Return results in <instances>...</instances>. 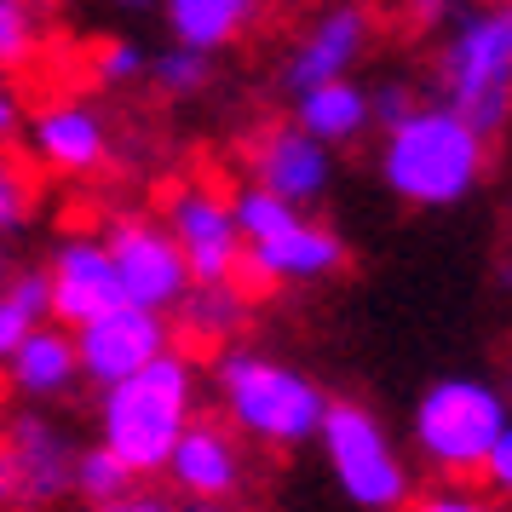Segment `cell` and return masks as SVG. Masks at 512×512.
<instances>
[{"mask_svg": "<svg viewBox=\"0 0 512 512\" xmlns=\"http://www.w3.org/2000/svg\"><path fill=\"white\" fill-rule=\"evenodd\" d=\"M380 179L409 208H461L489 179V139L443 104H415L397 127H386Z\"/></svg>", "mask_w": 512, "mask_h": 512, "instance_id": "1", "label": "cell"}, {"mask_svg": "<svg viewBox=\"0 0 512 512\" xmlns=\"http://www.w3.org/2000/svg\"><path fill=\"white\" fill-rule=\"evenodd\" d=\"M213 392L225 409V426L236 438L259 443V449H305L323 426L328 392L305 369L282 363L271 351L254 346H225L213 363Z\"/></svg>", "mask_w": 512, "mask_h": 512, "instance_id": "2", "label": "cell"}, {"mask_svg": "<svg viewBox=\"0 0 512 512\" xmlns=\"http://www.w3.org/2000/svg\"><path fill=\"white\" fill-rule=\"evenodd\" d=\"M190 420H196V363L179 346L98 392V443L133 478L162 472L167 449L179 443Z\"/></svg>", "mask_w": 512, "mask_h": 512, "instance_id": "3", "label": "cell"}, {"mask_svg": "<svg viewBox=\"0 0 512 512\" xmlns=\"http://www.w3.org/2000/svg\"><path fill=\"white\" fill-rule=\"evenodd\" d=\"M231 219L242 236V271L254 288H305V282H328L346 271V236L311 219L305 208H288L259 185L231 196Z\"/></svg>", "mask_w": 512, "mask_h": 512, "instance_id": "4", "label": "cell"}, {"mask_svg": "<svg viewBox=\"0 0 512 512\" xmlns=\"http://www.w3.org/2000/svg\"><path fill=\"white\" fill-rule=\"evenodd\" d=\"M438 104L495 139L512 110V12L478 6L449 24L438 52Z\"/></svg>", "mask_w": 512, "mask_h": 512, "instance_id": "5", "label": "cell"}, {"mask_svg": "<svg viewBox=\"0 0 512 512\" xmlns=\"http://www.w3.org/2000/svg\"><path fill=\"white\" fill-rule=\"evenodd\" d=\"M512 426L507 392L484 380V374H443L415 397L409 415V438H415L420 461L449 472V478H478L489 443Z\"/></svg>", "mask_w": 512, "mask_h": 512, "instance_id": "6", "label": "cell"}, {"mask_svg": "<svg viewBox=\"0 0 512 512\" xmlns=\"http://www.w3.org/2000/svg\"><path fill=\"white\" fill-rule=\"evenodd\" d=\"M317 449L328 461V478L340 484L351 507L363 512H403V501L415 495V478H409V461L392 443L386 420L374 415L369 403H340L328 397L323 426H317Z\"/></svg>", "mask_w": 512, "mask_h": 512, "instance_id": "7", "label": "cell"}, {"mask_svg": "<svg viewBox=\"0 0 512 512\" xmlns=\"http://www.w3.org/2000/svg\"><path fill=\"white\" fill-rule=\"evenodd\" d=\"M98 242H104V254L116 265V282H121V300L127 305L167 317L190 294V271H185V259H179V248H173V236L162 231V219L121 213Z\"/></svg>", "mask_w": 512, "mask_h": 512, "instance_id": "8", "label": "cell"}, {"mask_svg": "<svg viewBox=\"0 0 512 512\" xmlns=\"http://www.w3.org/2000/svg\"><path fill=\"white\" fill-rule=\"evenodd\" d=\"M75 340V363H81V380H93L98 392L116 386L127 374H139L144 363H156L162 351H173V323L162 311H139V305H116L93 323L70 328Z\"/></svg>", "mask_w": 512, "mask_h": 512, "instance_id": "9", "label": "cell"}, {"mask_svg": "<svg viewBox=\"0 0 512 512\" xmlns=\"http://www.w3.org/2000/svg\"><path fill=\"white\" fill-rule=\"evenodd\" d=\"M162 231L173 236L190 282H236V271H242V236H236L231 202L219 190H208V185L173 190Z\"/></svg>", "mask_w": 512, "mask_h": 512, "instance_id": "10", "label": "cell"}, {"mask_svg": "<svg viewBox=\"0 0 512 512\" xmlns=\"http://www.w3.org/2000/svg\"><path fill=\"white\" fill-rule=\"evenodd\" d=\"M81 443L47 420L41 409H18V415L0 426V455L12 466V489H18V507H58L70 495V466Z\"/></svg>", "mask_w": 512, "mask_h": 512, "instance_id": "11", "label": "cell"}, {"mask_svg": "<svg viewBox=\"0 0 512 512\" xmlns=\"http://www.w3.org/2000/svg\"><path fill=\"white\" fill-rule=\"evenodd\" d=\"M41 277H47V323L58 328H81L104 311H116V305H127L116 265H110L98 236H64Z\"/></svg>", "mask_w": 512, "mask_h": 512, "instance_id": "12", "label": "cell"}, {"mask_svg": "<svg viewBox=\"0 0 512 512\" xmlns=\"http://www.w3.org/2000/svg\"><path fill=\"white\" fill-rule=\"evenodd\" d=\"M167 478H173V489L179 495H190V501H231L236 489H242V438H236L225 420H208L196 415L179 432V443L167 449Z\"/></svg>", "mask_w": 512, "mask_h": 512, "instance_id": "13", "label": "cell"}, {"mask_svg": "<svg viewBox=\"0 0 512 512\" xmlns=\"http://www.w3.org/2000/svg\"><path fill=\"white\" fill-rule=\"evenodd\" d=\"M248 167H254V185L265 196L288 202V208H317L323 190L334 185V150H323L317 139H305L294 121L259 133Z\"/></svg>", "mask_w": 512, "mask_h": 512, "instance_id": "14", "label": "cell"}, {"mask_svg": "<svg viewBox=\"0 0 512 512\" xmlns=\"http://www.w3.org/2000/svg\"><path fill=\"white\" fill-rule=\"evenodd\" d=\"M369 35H374V24L363 6H328L323 18L300 35V47H294L288 70H282V87L305 93V87H323V81L351 75V64L369 47Z\"/></svg>", "mask_w": 512, "mask_h": 512, "instance_id": "15", "label": "cell"}, {"mask_svg": "<svg viewBox=\"0 0 512 512\" xmlns=\"http://www.w3.org/2000/svg\"><path fill=\"white\" fill-rule=\"evenodd\" d=\"M29 156L64 179H87L110 162V127L93 104H52L29 121Z\"/></svg>", "mask_w": 512, "mask_h": 512, "instance_id": "16", "label": "cell"}, {"mask_svg": "<svg viewBox=\"0 0 512 512\" xmlns=\"http://www.w3.org/2000/svg\"><path fill=\"white\" fill-rule=\"evenodd\" d=\"M6 380H12V392L29 397V403H52V397H70L75 380H81V363H75V340L70 328L58 323H35L18 340V351L0 363Z\"/></svg>", "mask_w": 512, "mask_h": 512, "instance_id": "17", "label": "cell"}, {"mask_svg": "<svg viewBox=\"0 0 512 512\" xmlns=\"http://www.w3.org/2000/svg\"><path fill=\"white\" fill-rule=\"evenodd\" d=\"M294 127L305 139H317L323 150L363 139V127H369V87H357L351 75L323 81V87H305V93H294Z\"/></svg>", "mask_w": 512, "mask_h": 512, "instance_id": "18", "label": "cell"}, {"mask_svg": "<svg viewBox=\"0 0 512 512\" xmlns=\"http://www.w3.org/2000/svg\"><path fill=\"white\" fill-rule=\"evenodd\" d=\"M259 0H162V18L173 29V47L190 52H219L231 47L242 29L254 24Z\"/></svg>", "mask_w": 512, "mask_h": 512, "instance_id": "19", "label": "cell"}, {"mask_svg": "<svg viewBox=\"0 0 512 512\" xmlns=\"http://www.w3.org/2000/svg\"><path fill=\"white\" fill-rule=\"evenodd\" d=\"M173 311H179L185 334L225 346L236 328H242V317H248V288L242 282H190V294Z\"/></svg>", "mask_w": 512, "mask_h": 512, "instance_id": "20", "label": "cell"}, {"mask_svg": "<svg viewBox=\"0 0 512 512\" xmlns=\"http://www.w3.org/2000/svg\"><path fill=\"white\" fill-rule=\"evenodd\" d=\"M139 484L127 466L104 449V443H87V449H75V466H70V495H81L87 507H110L116 495Z\"/></svg>", "mask_w": 512, "mask_h": 512, "instance_id": "21", "label": "cell"}, {"mask_svg": "<svg viewBox=\"0 0 512 512\" xmlns=\"http://www.w3.org/2000/svg\"><path fill=\"white\" fill-rule=\"evenodd\" d=\"M144 75H150L167 98H190V93H202V87L213 81V58L208 52H190V47H167V52H156V58L144 64Z\"/></svg>", "mask_w": 512, "mask_h": 512, "instance_id": "22", "label": "cell"}, {"mask_svg": "<svg viewBox=\"0 0 512 512\" xmlns=\"http://www.w3.org/2000/svg\"><path fill=\"white\" fill-rule=\"evenodd\" d=\"M29 213H35V173H29L24 156H12L0 144V236L24 231Z\"/></svg>", "mask_w": 512, "mask_h": 512, "instance_id": "23", "label": "cell"}, {"mask_svg": "<svg viewBox=\"0 0 512 512\" xmlns=\"http://www.w3.org/2000/svg\"><path fill=\"white\" fill-rule=\"evenodd\" d=\"M41 47V24L29 0H0V70H24Z\"/></svg>", "mask_w": 512, "mask_h": 512, "instance_id": "24", "label": "cell"}, {"mask_svg": "<svg viewBox=\"0 0 512 512\" xmlns=\"http://www.w3.org/2000/svg\"><path fill=\"white\" fill-rule=\"evenodd\" d=\"M144 64H150V52H144L139 41L110 35V41H98V47H93V75L104 81V87H127V81H139Z\"/></svg>", "mask_w": 512, "mask_h": 512, "instance_id": "25", "label": "cell"}, {"mask_svg": "<svg viewBox=\"0 0 512 512\" xmlns=\"http://www.w3.org/2000/svg\"><path fill=\"white\" fill-rule=\"evenodd\" d=\"M403 512H501V507L489 495H478V489L449 484V489H432V495H409Z\"/></svg>", "mask_w": 512, "mask_h": 512, "instance_id": "26", "label": "cell"}, {"mask_svg": "<svg viewBox=\"0 0 512 512\" xmlns=\"http://www.w3.org/2000/svg\"><path fill=\"white\" fill-rule=\"evenodd\" d=\"M0 288H6V300L18 305L29 323H47V277L41 271H6Z\"/></svg>", "mask_w": 512, "mask_h": 512, "instance_id": "27", "label": "cell"}, {"mask_svg": "<svg viewBox=\"0 0 512 512\" xmlns=\"http://www.w3.org/2000/svg\"><path fill=\"white\" fill-rule=\"evenodd\" d=\"M415 104H420V98L409 93L403 81H380V87L369 93V127H397V121L409 116Z\"/></svg>", "mask_w": 512, "mask_h": 512, "instance_id": "28", "label": "cell"}, {"mask_svg": "<svg viewBox=\"0 0 512 512\" xmlns=\"http://www.w3.org/2000/svg\"><path fill=\"white\" fill-rule=\"evenodd\" d=\"M478 478H484L489 489H501V495H507V484H512V426H507L495 443H489V455H484V466H478Z\"/></svg>", "mask_w": 512, "mask_h": 512, "instance_id": "29", "label": "cell"}, {"mask_svg": "<svg viewBox=\"0 0 512 512\" xmlns=\"http://www.w3.org/2000/svg\"><path fill=\"white\" fill-rule=\"evenodd\" d=\"M29 328H35V323H29L24 311H18V305L6 300V288H0V363H6L12 351H18V340H24Z\"/></svg>", "mask_w": 512, "mask_h": 512, "instance_id": "30", "label": "cell"}, {"mask_svg": "<svg viewBox=\"0 0 512 512\" xmlns=\"http://www.w3.org/2000/svg\"><path fill=\"white\" fill-rule=\"evenodd\" d=\"M93 512H179L173 507V501H167V495H150V489H127V495H116V501H110V507H93Z\"/></svg>", "mask_w": 512, "mask_h": 512, "instance_id": "31", "label": "cell"}, {"mask_svg": "<svg viewBox=\"0 0 512 512\" xmlns=\"http://www.w3.org/2000/svg\"><path fill=\"white\" fill-rule=\"evenodd\" d=\"M18 127H24V104H18V93L0 81V144L18 139Z\"/></svg>", "mask_w": 512, "mask_h": 512, "instance_id": "32", "label": "cell"}, {"mask_svg": "<svg viewBox=\"0 0 512 512\" xmlns=\"http://www.w3.org/2000/svg\"><path fill=\"white\" fill-rule=\"evenodd\" d=\"M179 512H242L236 501H185Z\"/></svg>", "mask_w": 512, "mask_h": 512, "instance_id": "33", "label": "cell"}, {"mask_svg": "<svg viewBox=\"0 0 512 512\" xmlns=\"http://www.w3.org/2000/svg\"><path fill=\"white\" fill-rule=\"evenodd\" d=\"M116 6H127V12H139V6H150V0H116Z\"/></svg>", "mask_w": 512, "mask_h": 512, "instance_id": "34", "label": "cell"}, {"mask_svg": "<svg viewBox=\"0 0 512 512\" xmlns=\"http://www.w3.org/2000/svg\"><path fill=\"white\" fill-rule=\"evenodd\" d=\"M0 282H6V236H0Z\"/></svg>", "mask_w": 512, "mask_h": 512, "instance_id": "35", "label": "cell"}, {"mask_svg": "<svg viewBox=\"0 0 512 512\" xmlns=\"http://www.w3.org/2000/svg\"><path fill=\"white\" fill-rule=\"evenodd\" d=\"M472 6H495V0H472Z\"/></svg>", "mask_w": 512, "mask_h": 512, "instance_id": "36", "label": "cell"}]
</instances>
